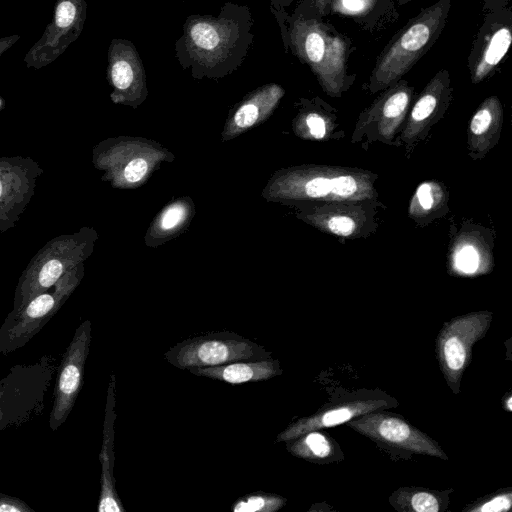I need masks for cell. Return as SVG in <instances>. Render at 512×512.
<instances>
[{
    "label": "cell",
    "instance_id": "obj_37",
    "mask_svg": "<svg viewBox=\"0 0 512 512\" xmlns=\"http://www.w3.org/2000/svg\"><path fill=\"white\" fill-rule=\"evenodd\" d=\"M283 0H270L271 10L273 13L277 12L280 9Z\"/></svg>",
    "mask_w": 512,
    "mask_h": 512
},
{
    "label": "cell",
    "instance_id": "obj_22",
    "mask_svg": "<svg viewBox=\"0 0 512 512\" xmlns=\"http://www.w3.org/2000/svg\"><path fill=\"white\" fill-rule=\"evenodd\" d=\"M288 450L297 457L321 462L336 455L334 442L324 433L309 431L289 441Z\"/></svg>",
    "mask_w": 512,
    "mask_h": 512
},
{
    "label": "cell",
    "instance_id": "obj_4",
    "mask_svg": "<svg viewBox=\"0 0 512 512\" xmlns=\"http://www.w3.org/2000/svg\"><path fill=\"white\" fill-rule=\"evenodd\" d=\"M450 0H439L423 10L402 31L378 60L371 75V88L379 90L406 74L439 36Z\"/></svg>",
    "mask_w": 512,
    "mask_h": 512
},
{
    "label": "cell",
    "instance_id": "obj_6",
    "mask_svg": "<svg viewBox=\"0 0 512 512\" xmlns=\"http://www.w3.org/2000/svg\"><path fill=\"white\" fill-rule=\"evenodd\" d=\"M57 369L50 356H43L31 365H18L10 369L6 377L1 379L0 431L22 425L40 412L45 392Z\"/></svg>",
    "mask_w": 512,
    "mask_h": 512
},
{
    "label": "cell",
    "instance_id": "obj_20",
    "mask_svg": "<svg viewBox=\"0 0 512 512\" xmlns=\"http://www.w3.org/2000/svg\"><path fill=\"white\" fill-rule=\"evenodd\" d=\"M192 204L189 198H181L167 205L150 226L146 236V239L149 238L147 245L158 244L180 233L193 214Z\"/></svg>",
    "mask_w": 512,
    "mask_h": 512
},
{
    "label": "cell",
    "instance_id": "obj_10",
    "mask_svg": "<svg viewBox=\"0 0 512 512\" xmlns=\"http://www.w3.org/2000/svg\"><path fill=\"white\" fill-rule=\"evenodd\" d=\"M86 18V0H56L50 22L24 56L26 67L39 70L53 63L79 38Z\"/></svg>",
    "mask_w": 512,
    "mask_h": 512
},
{
    "label": "cell",
    "instance_id": "obj_17",
    "mask_svg": "<svg viewBox=\"0 0 512 512\" xmlns=\"http://www.w3.org/2000/svg\"><path fill=\"white\" fill-rule=\"evenodd\" d=\"M385 406H387V403L384 400L369 398L338 403L290 424L278 435L277 441L289 442L309 431L344 424L366 413L382 409Z\"/></svg>",
    "mask_w": 512,
    "mask_h": 512
},
{
    "label": "cell",
    "instance_id": "obj_1",
    "mask_svg": "<svg viewBox=\"0 0 512 512\" xmlns=\"http://www.w3.org/2000/svg\"><path fill=\"white\" fill-rule=\"evenodd\" d=\"M253 25L250 8L232 2H225L217 16L189 15L175 56L194 79L224 78L243 64L254 40Z\"/></svg>",
    "mask_w": 512,
    "mask_h": 512
},
{
    "label": "cell",
    "instance_id": "obj_15",
    "mask_svg": "<svg viewBox=\"0 0 512 512\" xmlns=\"http://www.w3.org/2000/svg\"><path fill=\"white\" fill-rule=\"evenodd\" d=\"M256 346L234 338H199L183 344L173 361L181 368H200L247 360L255 356Z\"/></svg>",
    "mask_w": 512,
    "mask_h": 512
},
{
    "label": "cell",
    "instance_id": "obj_7",
    "mask_svg": "<svg viewBox=\"0 0 512 512\" xmlns=\"http://www.w3.org/2000/svg\"><path fill=\"white\" fill-rule=\"evenodd\" d=\"M164 151L143 139L126 137L103 140L92 151L94 167L102 180L117 188L139 186L163 159Z\"/></svg>",
    "mask_w": 512,
    "mask_h": 512
},
{
    "label": "cell",
    "instance_id": "obj_34",
    "mask_svg": "<svg viewBox=\"0 0 512 512\" xmlns=\"http://www.w3.org/2000/svg\"><path fill=\"white\" fill-rule=\"evenodd\" d=\"M0 512H34V509L16 497L0 493Z\"/></svg>",
    "mask_w": 512,
    "mask_h": 512
},
{
    "label": "cell",
    "instance_id": "obj_27",
    "mask_svg": "<svg viewBox=\"0 0 512 512\" xmlns=\"http://www.w3.org/2000/svg\"><path fill=\"white\" fill-rule=\"evenodd\" d=\"M286 500L274 494H252L237 500L234 512H275L285 505Z\"/></svg>",
    "mask_w": 512,
    "mask_h": 512
},
{
    "label": "cell",
    "instance_id": "obj_11",
    "mask_svg": "<svg viewBox=\"0 0 512 512\" xmlns=\"http://www.w3.org/2000/svg\"><path fill=\"white\" fill-rule=\"evenodd\" d=\"M43 172L30 156H0V234L18 223Z\"/></svg>",
    "mask_w": 512,
    "mask_h": 512
},
{
    "label": "cell",
    "instance_id": "obj_39",
    "mask_svg": "<svg viewBox=\"0 0 512 512\" xmlns=\"http://www.w3.org/2000/svg\"><path fill=\"white\" fill-rule=\"evenodd\" d=\"M6 101L5 99L0 95V112L5 108Z\"/></svg>",
    "mask_w": 512,
    "mask_h": 512
},
{
    "label": "cell",
    "instance_id": "obj_24",
    "mask_svg": "<svg viewBox=\"0 0 512 512\" xmlns=\"http://www.w3.org/2000/svg\"><path fill=\"white\" fill-rule=\"evenodd\" d=\"M393 505L404 511L438 512L441 500L434 492L424 489H401L391 497Z\"/></svg>",
    "mask_w": 512,
    "mask_h": 512
},
{
    "label": "cell",
    "instance_id": "obj_13",
    "mask_svg": "<svg viewBox=\"0 0 512 512\" xmlns=\"http://www.w3.org/2000/svg\"><path fill=\"white\" fill-rule=\"evenodd\" d=\"M107 80L115 104L138 107L148 96L147 79L142 59L132 41L111 40L108 47Z\"/></svg>",
    "mask_w": 512,
    "mask_h": 512
},
{
    "label": "cell",
    "instance_id": "obj_33",
    "mask_svg": "<svg viewBox=\"0 0 512 512\" xmlns=\"http://www.w3.org/2000/svg\"><path fill=\"white\" fill-rule=\"evenodd\" d=\"M305 125L311 136L315 139H322L326 134V123L323 117L317 113H308L305 115Z\"/></svg>",
    "mask_w": 512,
    "mask_h": 512
},
{
    "label": "cell",
    "instance_id": "obj_35",
    "mask_svg": "<svg viewBox=\"0 0 512 512\" xmlns=\"http://www.w3.org/2000/svg\"><path fill=\"white\" fill-rule=\"evenodd\" d=\"M20 39V35L13 34L0 38V58L1 56L10 49Z\"/></svg>",
    "mask_w": 512,
    "mask_h": 512
},
{
    "label": "cell",
    "instance_id": "obj_28",
    "mask_svg": "<svg viewBox=\"0 0 512 512\" xmlns=\"http://www.w3.org/2000/svg\"><path fill=\"white\" fill-rule=\"evenodd\" d=\"M377 0H331L332 10L344 15L361 16L368 13Z\"/></svg>",
    "mask_w": 512,
    "mask_h": 512
},
{
    "label": "cell",
    "instance_id": "obj_41",
    "mask_svg": "<svg viewBox=\"0 0 512 512\" xmlns=\"http://www.w3.org/2000/svg\"><path fill=\"white\" fill-rule=\"evenodd\" d=\"M0 389H1V379H0Z\"/></svg>",
    "mask_w": 512,
    "mask_h": 512
},
{
    "label": "cell",
    "instance_id": "obj_9",
    "mask_svg": "<svg viewBox=\"0 0 512 512\" xmlns=\"http://www.w3.org/2000/svg\"><path fill=\"white\" fill-rule=\"evenodd\" d=\"M492 314L469 313L446 322L438 334L436 351L447 384L458 393L462 375L468 366L473 345L488 331Z\"/></svg>",
    "mask_w": 512,
    "mask_h": 512
},
{
    "label": "cell",
    "instance_id": "obj_5",
    "mask_svg": "<svg viewBox=\"0 0 512 512\" xmlns=\"http://www.w3.org/2000/svg\"><path fill=\"white\" fill-rule=\"evenodd\" d=\"M84 276L81 264L68 271L52 288L11 310L0 326V353L7 355L26 345L60 310Z\"/></svg>",
    "mask_w": 512,
    "mask_h": 512
},
{
    "label": "cell",
    "instance_id": "obj_23",
    "mask_svg": "<svg viewBox=\"0 0 512 512\" xmlns=\"http://www.w3.org/2000/svg\"><path fill=\"white\" fill-rule=\"evenodd\" d=\"M448 83V73L444 70L429 82L411 111L410 123L412 125H419L431 117L437 109L440 97Z\"/></svg>",
    "mask_w": 512,
    "mask_h": 512
},
{
    "label": "cell",
    "instance_id": "obj_21",
    "mask_svg": "<svg viewBox=\"0 0 512 512\" xmlns=\"http://www.w3.org/2000/svg\"><path fill=\"white\" fill-rule=\"evenodd\" d=\"M511 41V30L507 26L500 27L491 35L473 68V82H479L488 76L507 53Z\"/></svg>",
    "mask_w": 512,
    "mask_h": 512
},
{
    "label": "cell",
    "instance_id": "obj_14",
    "mask_svg": "<svg viewBox=\"0 0 512 512\" xmlns=\"http://www.w3.org/2000/svg\"><path fill=\"white\" fill-rule=\"evenodd\" d=\"M349 426L374 440L397 448L441 459L448 457L424 432L395 415L372 411L348 422Z\"/></svg>",
    "mask_w": 512,
    "mask_h": 512
},
{
    "label": "cell",
    "instance_id": "obj_18",
    "mask_svg": "<svg viewBox=\"0 0 512 512\" xmlns=\"http://www.w3.org/2000/svg\"><path fill=\"white\" fill-rule=\"evenodd\" d=\"M284 89L269 83L248 93L226 122L222 139L230 140L267 119L284 96Z\"/></svg>",
    "mask_w": 512,
    "mask_h": 512
},
{
    "label": "cell",
    "instance_id": "obj_8",
    "mask_svg": "<svg viewBox=\"0 0 512 512\" xmlns=\"http://www.w3.org/2000/svg\"><path fill=\"white\" fill-rule=\"evenodd\" d=\"M361 179L352 174L291 169L277 172L263 195L280 199H352L366 190Z\"/></svg>",
    "mask_w": 512,
    "mask_h": 512
},
{
    "label": "cell",
    "instance_id": "obj_36",
    "mask_svg": "<svg viewBox=\"0 0 512 512\" xmlns=\"http://www.w3.org/2000/svg\"><path fill=\"white\" fill-rule=\"evenodd\" d=\"M330 3L331 0H312L314 8L321 14H323L326 11Z\"/></svg>",
    "mask_w": 512,
    "mask_h": 512
},
{
    "label": "cell",
    "instance_id": "obj_25",
    "mask_svg": "<svg viewBox=\"0 0 512 512\" xmlns=\"http://www.w3.org/2000/svg\"><path fill=\"white\" fill-rule=\"evenodd\" d=\"M411 90L398 84L390 90L378 105L379 119L383 125H394L403 117L410 101Z\"/></svg>",
    "mask_w": 512,
    "mask_h": 512
},
{
    "label": "cell",
    "instance_id": "obj_2",
    "mask_svg": "<svg viewBox=\"0 0 512 512\" xmlns=\"http://www.w3.org/2000/svg\"><path fill=\"white\" fill-rule=\"evenodd\" d=\"M98 234L91 227L58 235L44 244L22 271L14 292L13 308L52 288L68 271L92 254Z\"/></svg>",
    "mask_w": 512,
    "mask_h": 512
},
{
    "label": "cell",
    "instance_id": "obj_38",
    "mask_svg": "<svg viewBox=\"0 0 512 512\" xmlns=\"http://www.w3.org/2000/svg\"><path fill=\"white\" fill-rule=\"evenodd\" d=\"M508 411H511L512 410V398L511 396H509L506 400V407H505Z\"/></svg>",
    "mask_w": 512,
    "mask_h": 512
},
{
    "label": "cell",
    "instance_id": "obj_40",
    "mask_svg": "<svg viewBox=\"0 0 512 512\" xmlns=\"http://www.w3.org/2000/svg\"><path fill=\"white\" fill-rule=\"evenodd\" d=\"M1 419H2V412H1V409H0V422H1Z\"/></svg>",
    "mask_w": 512,
    "mask_h": 512
},
{
    "label": "cell",
    "instance_id": "obj_31",
    "mask_svg": "<svg viewBox=\"0 0 512 512\" xmlns=\"http://www.w3.org/2000/svg\"><path fill=\"white\" fill-rule=\"evenodd\" d=\"M329 231L338 236H349L355 229V222L347 216H334L327 222Z\"/></svg>",
    "mask_w": 512,
    "mask_h": 512
},
{
    "label": "cell",
    "instance_id": "obj_3",
    "mask_svg": "<svg viewBox=\"0 0 512 512\" xmlns=\"http://www.w3.org/2000/svg\"><path fill=\"white\" fill-rule=\"evenodd\" d=\"M285 39L293 53L311 68L322 87L332 95L339 94L346 71L345 41L331 34L322 23L301 15L291 20Z\"/></svg>",
    "mask_w": 512,
    "mask_h": 512
},
{
    "label": "cell",
    "instance_id": "obj_19",
    "mask_svg": "<svg viewBox=\"0 0 512 512\" xmlns=\"http://www.w3.org/2000/svg\"><path fill=\"white\" fill-rule=\"evenodd\" d=\"M278 366L270 360L255 362H231L227 364L190 369L198 376L222 380L230 384L266 380L278 373Z\"/></svg>",
    "mask_w": 512,
    "mask_h": 512
},
{
    "label": "cell",
    "instance_id": "obj_29",
    "mask_svg": "<svg viewBox=\"0 0 512 512\" xmlns=\"http://www.w3.org/2000/svg\"><path fill=\"white\" fill-rule=\"evenodd\" d=\"M456 268L465 274L474 273L479 266V255L471 245H465L455 255Z\"/></svg>",
    "mask_w": 512,
    "mask_h": 512
},
{
    "label": "cell",
    "instance_id": "obj_30",
    "mask_svg": "<svg viewBox=\"0 0 512 512\" xmlns=\"http://www.w3.org/2000/svg\"><path fill=\"white\" fill-rule=\"evenodd\" d=\"M512 505V493L510 491L497 494L489 500L471 508L474 512H505Z\"/></svg>",
    "mask_w": 512,
    "mask_h": 512
},
{
    "label": "cell",
    "instance_id": "obj_32",
    "mask_svg": "<svg viewBox=\"0 0 512 512\" xmlns=\"http://www.w3.org/2000/svg\"><path fill=\"white\" fill-rule=\"evenodd\" d=\"M415 200L423 211L431 210L435 205L434 184L425 182L419 185L415 193Z\"/></svg>",
    "mask_w": 512,
    "mask_h": 512
},
{
    "label": "cell",
    "instance_id": "obj_16",
    "mask_svg": "<svg viewBox=\"0 0 512 512\" xmlns=\"http://www.w3.org/2000/svg\"><path fill=\"white\" fill-rule=\"evenodd\" d=\"M116 379L112 374L107 390L105 406V417L103 424V441L99 460L101 464L100 496L98 501L99 512H125L122 502L118 496L114 472V423L116 420Z\"/></svg>",
    "mask_w": 512,
    "mask_h": 512
},
{
    "label": "cell",
    "instance_id": "obj_12",
    "mask_svg": "<svg viewBox=\"0 0 512 512\" xmlns=\"http://www.w3.org/2000/svg\"><path fill=\"white\" fill-rule=\"evenodd\" d=\"M91 342V322L78 326L57 369L54 399L48 425L56 431L72 411L83 383L84 366Z\"/></svg>",
    "mask_w": 512,
    "mask_h": 512
},
{
    "label": "cell",
    "instance_id": "obj_26",
    "mask_svg": "<svg viewBox=\"0 0 512 512\" xmlns=\"http://www.w3.org/2000/svg\"><path fill=\"white\" fill-rule=\"evenodd\" d=\"M500 117L501 106L498 99H486L471 119L470 133L477 138L487 135L491 128L498 125Z\"/></svg>",
    "mask_w": 512,
    "mask_h": 512
}]
</instances>
